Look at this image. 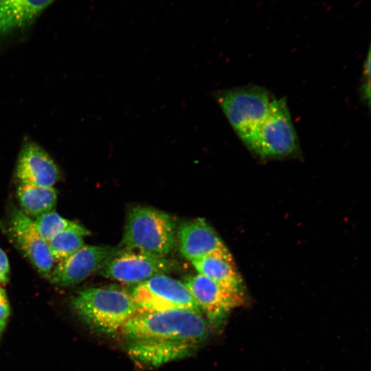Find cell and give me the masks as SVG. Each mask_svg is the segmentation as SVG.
<instances>
[{"label": "cell", "mask_w": 371, "mask_h": 371, "mask_svg": "<svg viewBox=\"0 0 371 371\" xmlns=\"http://www.w3.org/2000/svg\"><path fill=\"white\" fill-rule=\"evenodd\" d=\"M177 238L182 256L191 262L227 250L216 231L204 218H197L182 223L177 229Z\"/></svg>", "instance_id": "cell-12"}, {"label": "cell", "mask_w": 371, "mask_h": 371, "mask_svg": "<svg viewBox=\"0 0 371 371\" xmlns=\"http://www.w3.org/2000/svg\"><path fill=\"white\" fill-rule=\"evenodd\" d=\"M213 95L241 141L265 120L276 99L256 85L218 90Z\"/></svg>", "instance_id": "cell-5"}, {"label": "cell", "mask_w": 371, "mask_h": 371, "mask_svg": "<svg viewBox=\"0 0 371 371\" xmlns=\"http://www.w3.org/2000/svg\"><path fill=\"white\" fill-rule=\"evenodd\" d=\"M184 284L210 326H220L232 311L245 302L243 289L221 284L200 273L186 278Z\"/></svg>", "instance_id": "cell-7"}, {"label": "cell", "mask_w": 371, "mask_h": 371, "mask_svg": "<svg viewBox=\"0 0 371 371\" xmlns=\"http://www.w3.org/2000/svg\"><path fill=\"white\" fill-rule=\"evenodd\" d=\"M363 76L365 77L364 82L361 87V94L364 100L368 103V106H370V52L368 51L367 58L364 64Z\"/></svg>", "instance_id": "cell-18"}, {"label": "cell", "mask_w": 371, "mask_h": 371, "mask_svg": "<svg viewBox=\"0 0 371 371\" xmlns=\"http://www.w3.org/2000/svg\"><path fill=\"white\" fill-rule=\"evenodd\" d=\"M91 232L82 227L79 229H67L63 231L48 242V246L54 262H62L75 254L84 244V237Z\"/></svg>", "instance_id": "cell-16"}, {"label": "cell", "mask_w": 371, "mask_h": 371, "mask_svg": "<svg viewBox=\"0 0 371 371\" xmlns=\"http://www.w3.org/2000/svg\"><path fill=\"white\" fill-rule=\"evenodd\" d=\"M10 305L5 291L0 287V324L5 326L10 315Z\"/></svg>", "instance_id": "cell-19"}, {"label": "cell", "mask_w": 371, "mask_h": 371, "mask_svg": "<svg viewBox=\"0 0 371 371\" xmlns=\"http://www.w3.org/2000/svg\"><path fill=\"white\" fill-rule=\"evenodd\" d=\"M177 225L167 213L145 206L128 211L121 242L123 249L165 257L177 241Z\"/></svg>", "instance_id": "cell-3"}, {"label": "cell", "mask_w": 371, "mask_h": 371, "mask_svg": "<svg viewBox=\"0 0 371 371\" xmlns=\"http://www.w3.org/2000/svg\"><path fill=\"white\" fill-rule=\"evenodd\" d=\"M8 233L19 249L41 276L49 278L54 260L47 242L37 230L34 220L15 207L10 211Z\"/></svg>", "instance_id": "cell-9"}, {"label": "cell", "mask_w": 371, "mask_h": 371, "mask_svg": "<svg viewBox=\"0 0 371 371\" xmlns=\"http://www.w3.org/2000/svg\"><path fill=\"white\" fill-rule=\"evenodd\" d=\"M210 326L201 313L176 309L137 312L120 331L129 344L196 348L208 337Z\"/></svg>", "instance_id": "cell-1"}, {"label": "cell", "mask_w": 371, "mask_h": 371, "mask_svg": "<svg viewBox=\"0 0 371 371\" xmlns=\"http://www.w3.org/2000/svg\"><path fill=\"white\" fill-rule=\"evenodd\" d=\"M176 267L165 257L135 250H117L98 269L104 277L126 283L138 284L155 276L166 274Z\"/></svg>", "instance_id": "cell-8"}, {"label": "cell", "mask_w": 371, "mask_h": 371, "mask_svg": "<svg viewBox=\"0 0 371 371\" xmlns=\"http://www.w3.org/2000/svg\"><path fill=\"white\" fill-rule=\"evenodd\" d=\"M199 273L221 284L243 289V280L227 250L212 254L192 262Z\"/></svg>", "instance_id": "cell-14"}, {"label": "cell", "mask_w": 371, "mask_h": 371, "mask_svg": "<svg viewBox=\"0 0 371 371\" xmlns=\"http://www.w3.org/2000/svg\"><path fill=\"white\" fill-rule=\"evenodd\" d=\"M10 265L8 257L3 250L0 248V282L7 283L9 280Z\"/></svg>", "instance_id": "cell-20"}, {"label": "cell", "mask_w": 371, "mask_h": 371, "mask_svg": "<svg viewBox=\"0 0 371 371\" xmlns=\"http://www.w3.org/2000/svg\"><path fill=\"white\" fill-rule=\"evenodd\" d=\"M130 294L138 312L184 309L201 313L184 283L166 274L136 284Z\"/></svg>", "instance_id": "cell-6"}, {"label": "cell", "mask_w": 371, "mask_h": 371, "mask_svg": "<svg viewBox=\"0 0 371 371\" xmlns=\"http://www.w3.org/2000/svg\"><path fill=\"white\" fill-rule=\"evenodd\" d=\"M15 175L20 183L53 187L59 180V169L39 145L27 142L21 147L16 161Z\"/></svg>", "instance_id": "cell-11"}, {"label": "cell", "mask_w": 371, "mask_h": 371, "mask_svg": "<svg viewBox=\"0 0 371 371\" xmlns=\"http://www.w3.org/2000/svg\"><path fill=\"white\" fill-rule=\"evenodd\" d=\"M16 198L21 210L29 217L41 216L54 208L57 192L54 187L19 183Z\"/></svg>", "instance_id": "cell-15"}, {"label": "cell", "mask_w": 371, "mask_h": 371, "mask_svg": "<svg viewBox=\"0 0 371 371\" xmlns=\"http://www.w3.org/2000/svg\"><path fill=\"white\" fill-rule=\"evenodd\" d=\"M73 311L95 330L113 334L138 312L131 294L111 287H92L79 291L71 299Z\"/></svg>", "instance_id": "cell-2"}, {"label": "cell", "mask_w": 371, "mask_h": 371, "mask_svg": "<svg viewBox=\"0 0 371 371\" xmlns=\"http://www.w3.org/2000/svg\"><path fill=\"white\" fill-rule=\"evenodd\" d=\"M34 221L38 232L47 242L63 231L84 227L75 221L61 216L54 210L41 214Z\"/></svg>", "instance_id": "cell-17"}, {"label": "cell", "mask_w": 371, "mask_h": 371, "mask_svg": "<svg viewBox=\"0 0 371 371\" xmlns=\"http://www.w3.org/2000/svg\"><path fill=\"white\" fill-rule=\"evenodd\" d=\"M54 0H5L0 4V35L30 25Z\"/></svg>", "instance_id": "cell-13"}, {"label": "cell", "mask_w": 371, "mask_h": 371, "mask_svg": "<svg viewBox=\"0 0 371 371\" xmlns=\"http://www.w3.org/2000/svg\"><path fill=\"white\" fill-rule=\"evenodd\" d=\"M5 0H0V4L3 3Z\"/></svg>", "instance_id": "cell-22"}, {"label": "cell", "mask_w": 371, "mask_h": 371, "mask_svg": "<svg viewBox=\"0 0 371 371\" xmlns=\"http://www.w3.org/2000/svg\"><path fill=\"white\" fill-rule=\"evenodd\" d=\"M117 251L108 245H84L67 259L58 262L49 278L58 286L76 285L98 271L104 262Z\"/></svg>", "instance_id": "cell-10"}, {"label": "cell", "mask_w": 371, "mask_h": 371, "mask_svg": "<svg viewBox=\"0 0 371 371\" xmlns=\"http://www.w3.org/2000/svg\"><path fill=\"white\" fill-rule=\"evenodd\" d=\"M4 328H5L4 326L0 324V337H1V333H2V332H3V329H4Z\"/></svg>", "instance_id": "cell-21"}, {"label": "cell", "mask_w": 371, "mask_h": 371, "mask_svg": "<svg viewBox=\"0 0 371 371\" xmlns=\"http://www.w3.org/2000/svg\"><path fill=\"white\" fill-rule=\"evenodd\" d=\"M242 142L264 159L299 155L300 144L285 99H276L265 120Z\"/></svg>", "instance_id": "cell-4"}]
</instances>
